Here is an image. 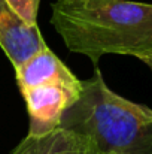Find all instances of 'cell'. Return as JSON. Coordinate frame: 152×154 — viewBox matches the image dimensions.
<instances>
[{"label":"cell","mask_w":152,"mask_h":154,"mask_svg":"<svg viewBox=\"0 0 152 154\" xmlns=\"http://www.w3.org/2000/svg\"><path fill=\"white\" fill-rule=\"evenodd\" d=\"M19 90H25L54 79H73L75 73L51 51L48 45L33 54L15 69Z\"/></svg>","instance_id":"obj_6"},{"label":"cell","mask_w":152,"mask_h":154,"mask_svg":"<svg viewBox=\"0 0 152 154\" xmlns=\"http://www.w3.org/2000/svg\"><path fill=\"white\" fill-rule=\"evenodd\" d=\"M15 15L28 26H37V11L40 0H4Z\"/></svg>","instance_id":"obj_7"},{"label":"cell","mask_w":152,"mask_h":154,"mask_svg":"<svg viewBox=\"0 0 152 154\" xmlns=\"http://www.w3.org/2000/svg\"><path fill=\"white\" fill-rule=\"evenodd\" d=\"M143 63H145V64H146V66H148V67L151 69V72H152V55L149 57V58H146V60H145Z\"/></svg>","instance_id":"obj_8"},{"label":"cell","mask_w":152,"mask_h":154,"mask_svg":"<svg viewBox=\"0 0 152 154\" xmlns=\"http://www.w3.org/2000/svg\"><path fill=\"white\" fill-rule=\"evenodd\" d=\"M45 47L46 42L39 27L25 24L4 0H0V48L10 60L13 69Z\"/></svg>","instance_id":"obj_4"},{"label":"cell","mask_w":152,"mask_h":154,"mask_svg":"<svg viewBox=\"0 0 152 154\" xmlns=\"http://www.w3.org/2000/svg\"><path fill=\"white\" fill-rule=\"evenodd\" d=\"M82 81L54 79L21 91L30 118L28 135H45L60 126L64 112L79 99Z\"/></svg>","instance_id":"obj_3"},{"label":"cell","mask_w":152,"mask_h":154,"mask_svg":"<svg viewBox=\"0 0 152 154\" xmlns=\"http://www.w3.org/2000/svg\"><path fill=\"white\" fill-rule=\"evenodd\" d=\"M51 24L67 50L94 66L104 54L152 55V3L133 0H55Z\"/></svg>","instance_id":"obj_1"},{"label":"cell","mask_w":152,"mask_h":154,"mask_svg":"<svg viewBox=\"0 0 152 154\" xmlns=\"http://www.w3.org/2000/svg\"><path fill=\"white\" fill-rule=\"evenodd\" d=\"M10 154H99L84 135L57 127L45 135H27Z\"/></svg>","instance_id":"obj_5"},{"label":"cell","mask_w":152,"mask_h":154,"mask_svg":"<svg viewBox=\"0 0 152 154\" xmlns=\"http://www.w3.org/2000/svg\"><path fill=\"white\" fill-rule=\"evenodd\" d=\"M58 127L87 136L99 154H152V108L110 90L99 67Z\"/></svg>","instance_id":"obj_2"}]
</instances>
